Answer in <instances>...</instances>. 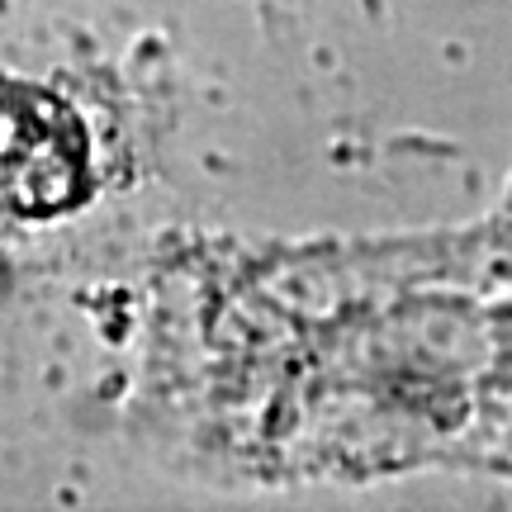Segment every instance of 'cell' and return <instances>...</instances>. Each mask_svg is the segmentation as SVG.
Masks as SVG:
<instances>
[{
    "label": "cell",
    "instance_id": "1",
    "mask_svg": "<svg viewBox=\"0 0 512 512\" xmlns=\"http://www.w3.org/2000/svg\"><path fill=\"white\" fill-rule=\"evenodd\" d=\"M81 128L34 91H0V195L24 214H48L81 185Z\"/></svg>",
    "mask_w": 512,
    "mask_h": 512
}]
</instances>
